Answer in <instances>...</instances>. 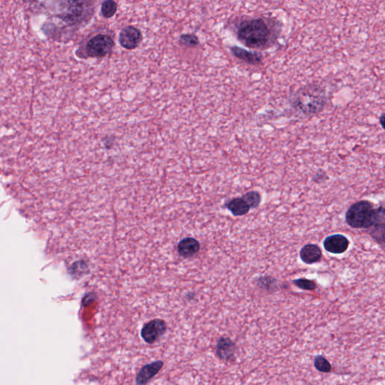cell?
Returning a JSON list of instances; mask_svg holds the SVG:
<instances>
[{"label": "cell", "instance_id": "19", "mask_svg": "<svg viewBox=\"0 0 385 385\" xmlns=\"http://www.w3.org/2000/svg\"><path fill=\"white\" fill-rule=\"evenodd\" d=\"M180 42L185 46L195 47L199 44V39L196 35L186 34V35H181Z\"/></svg>", "mask_w": 385, "mask_h": 385}, {"label": "cell", "instance_id": "18", "mask_svg": "<svg viewBox=\"0 0 385 385\" xmlns=\"http://www.w3.org/2000/svg\"><path fill=\"white\" fill-rule=\"evenodd\" d=\"M293 283L296 287L304 290H315L317 288V284L315 281L306 279V278L293 280Z\"/></svg>", "mask_w": 385, "mask_h": 385}, {"label": "cell", "instance_id": "14", "mask_svg": "<svg viewBox=\"0 0 385 385\" xmlns=\"http://www.w3.org/2000/svg\"><path fill=\"white\" fill-rule=\"evenodd\" d=\"M242 197L247 202L248 204L250 206L251 209H257L260 204L261 200H262L260 194L256 190L248 192Z\"/></svg>", "mask_w": 385, "mask_h": 385}, {"label": "cell", "instance_id": "13", "mask_svg": "<svg viewBox=\"0 0 385 385\" xmlns=\"http://www.w3.org/2000/svg\"><path fill=\"white\" fill-rule=\"evenodd\" d=\"M231 51L236 57L246 62L249 64L258 65L262 61V57L259 54L251 52L240 47H232Z\"/></svg>", "mask_w": 385, "mask_h": 385}, {"label": "cell", "instance_id": "20", "mask_svg": "<svg viewBox=\"0 0 385 385\" xmlns=\"http://www.w3.org/2000/svg\"><path fill=\"white\" fill-rule=\"evenodd\" d=\"M325 178H328V176L326 175V173H324V172H317L316 175H315V180L318 179V181H319V179H323V181H324V180H325ZM318 181H317V182H318Z\"/></svg>", "mask_w": 385, "mask_h": 385}, {"label": "cell", "instance_id": "21", "mask_svg": "<svg viewBox=\"0 0 385 385\" xmlns=\"http://www.w3.org/2000/svg\"><path fill=\"white\" fill-rule=\"evenodd\" d=\"M385 113H382L379 118V122H380L381 125H382V128H384V124H385Z\"/></svg>", "mask_w": 385, "mask_h": 385}, {"label": "cell", "instance_id": "8", "mask_svg": "<svg viewBox=\"0 0 385 385\" xmlns=\"http://www.w3.org/2000/svg\"><path fill=\"white\" fill-rule=\"evenodd\" d=\"M236 353V345L229 338L222 337L219 339L216 346V354L220 359L229 361L234 358Z\"/></svg>", "mask_w": 385, "mask_h": 385}, {"label": "cell", "instance_id": "3", "mask_svg": "<svg viewBox=\"0 0 385 385\" xmlns=\"http://www.w3.org/2000/svg\"><path fill=\"white\" fill-rule=\"evenodd\" d=\"M237 37L249 48L262 49L270 44L272 31L263 19H251L240 23Z\"/></svg>", "mask_w": 385, "mask_h": 385}, {"label": "cell", "instance_id": "5", "mask_svg": "<svg viewBox=\"0 0 385 385\" xmlns=\"http://www.w3.org/2000/svg\"><path fill=\"white\" fill-rule=\"evenodd\" d=\"M166 331V322L163 320L154 319L143 327L141 336L146 343L153 344L163 336Z\"/></svg>", "mask_w": 385, "mask_h": 385}, {"label": "cell", "instance_id": "7", "mask_svg": "<svg viewBox=\"0 0 385 385\" xmlns=\"http://www.w3.org/2000/svg\"><path fill=\"white\" fill-rule=\"evenodd\" d=\"M349 247V241L342 234L327 237L324 241V248L327 252L334 255L345 253Z\"/></svg>", "mask_w": 385, "mask_h": 385}, {"label": "cell", "instance_id": "15", "mask_svg": "<svg viewBox=\"0 0 385 385\" xmlns=\"http://www.w3.org/2000/svg\"><path fill=\"white\" fill-rule=\"evenodd\" d=\"M117 3L114 0H106L102 4V14L106 18H110L115 15L117 11Z\"/></svg>", "mask_w": 385, "mask_h": 385}, {"label": "cell", "instance_id": "12", "mask_svg": "<svg viewBox=\"0 0 385 385\" xmlns=\"http://www.w3.org/2000/svg\"><path fill=\"white\" fill-rule=\"evenodd\" d=\"M225 206L236 217L246 215L251 209L250 206L243 197L232 199L226 203Z\"/></svg>", "mask_w": 385, "mask_h": 385}, {"label": "cell", "instance_id": "16", "mask_svg": "<svg viewBox=\"0 0 385 385\" xmlns=\"http://www.w3.org/2000/svg\"><path fill=\"white\" fill-rule=\"evenodd\" d=\"M314 366L321 373H329L331 372V365L322 355H318L314 360Z\"/></svg>", "mask_w": 385, "mask_h": 385}, {"label": "cell", "instance_id": "17", "mask_svg": "<svg viewBox=\"0 0 385 385\" xmlns=\"http://www.w3.org/2000/svg\"><path fill=\"white\" fill-rule=\"evenodd\" d=\"M276 280L270 276H262L257 280V285L263 288L264 290L272 291L275 290Z\"/></svg>", "mask_w": 385, "mask_h": 385}, {"label": "cell", "instance_id": "6", "mask_svg": "<svg viewBox=\"0 0 385 385\" xmlns=\"http://www.w3.org/2000/svg\"><path fill=\"white\" fill-rule=\"evenodd\" d=\"M142 40L141 31L132 26L122 29L119 35V42L123 48L128 50L135 49Z\"/></svg>", "mask_w": 385, "mask_h": 385}, {"label": "cell", "instance_id": "11", "mask_svg": "<svg viewBox=\"0 0 385 385\" xmlns=\"http://www.w3.org/2000/svg\"><path fill=\"white\" fill-rule=\"evenodd\" d=\"M163 366V362L157 361V362L151 363V364L143 367L137 376V385H144V384L147 383L150 379H151L153 376H155L159 373Z\"/></svg>", "mask_w": 385, "mask_h": 385}, {"label": "cell", "instance_id": "2", "mask_svg": "<svg viewBox=\"0 0 385 385\" xmlns=\"http://www.w3.org/2000/svg\"><path fill=\"white\" fill-rule=\"evenodd\" d=\"M345 221L352 228H371L374 224L385 221V209L382 206L375 209L371 202L361 200L349 208Z\"/></svg>", "mask_w": 385, "mask_h": 385}, {"label": "cell", "instance_id": "1", "mask_svg": "<svg viewBox=\"0 0 385 385\" xmlns=\"http://www.w3.org/2000/svg\"><path fill=\"white\" fill-rule=\"evenodd\" d=\"M327 103L326 91L321 87L315 85L301 88L290 99L293 109L308 117L322 112Z\"/></svg>", "mask_w": 385, "mask_h": 385}, {"label": "cell", "instance_id": "4", "mask_svg": "<svg viewBox=\"0 0 385 385\" xmlns=\"http://www.w3.org/2000/svg\"><path fill=\"white\" fill-rule=\"evenodd\" d=\"M115 42L110 35L99 34L88 41L86 52L90 57H103L112 52Z\"/></svg>", "mask_w": 385, "mask_h": 385}, {"label": "cell", "instance_id": "10", "mask_svg": "<svg viewBox=\"0 0 385 385\" xmlns=\"http://www.w3.org/2000/svg\"><path fill=\"white\" fill-rule=\"evenodd\" d=\"M200 249V243L196 239L187 237L179 242L178 252L184 258L190 257L198 253Z\"/></svg>", "mask_w": 385, "mask_h": 385}, {"label": "cell", "instance_id": "9", "mask_svg": "<svg viewBox=\"0 0 385 385\" xmlns=\"http://www.w3.org/2000/svg\"><path fill=\"white\" fill-rule=\"evenodd\" d=\"M299 256H300L302 262L311 265V264L315 263V262H319L321 260L322 252H321V249L317 245H305L301 249Z\"/></svg>", "mask_w": 385, "mask_h": 385}]
</instances>
